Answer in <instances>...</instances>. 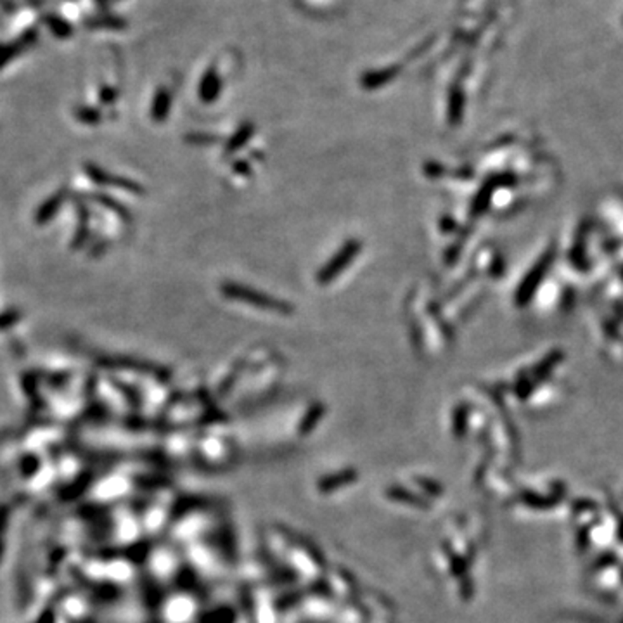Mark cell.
<instances>
[{"label": "cell", "instance_id": "cell-1", "mask_svg": "<svg viewBox=\"0 0 623 623\" xmlns=\"http://www.w3.org/2000/svg\"><path fill=\"white\" fill-rule=\"evenodd\" d=\"M222 294L228 300L241 301V303L252 305V307L260 308V310L274 312V313H282V315H289L294 312L293 305L289 301L281 300V298H274L271 294L260 293L255 287L245 286V284L239 282H224L220 286Z\"/></svg>", "mask_w": 623, "mask_h": 623}, {"label": "cell", "instance_id": "cell-2", "mask_svg": "<svg viewBox=\"0 0 623 623\" xmlns=\"http://www.w3.org/2000/svg\"><path fill=\"white\" fill-rule=\"evenodd\" d=\"M360 252H362V242L357 241V239H350V241H346L340 248V252H338L333 258H329L327 263L317 272L315 278L317 284L326 286V284L333 282L345 268H348L350 265H352V261L355 260Z\"/></svg>", "mask_w": 623, "mask_h": 623}, {"label": "cell", "instance_id": "cell-3", "mask_svg": "<svg viewBox=\"0 0 623 623\" xmlns=\"http://www.w3.org/2000/svg\"><path fill=\"white\" fill-rule=\"evenodd\" d=\"M85 173L88 177H90L92 182L99 184V186H113V187H118V189H123V191H128V193L137 194V196L144 193V187L141 186V184L134 182V180H130V179H125V177L114 175V173L102 170V168L97 167V165L87 163Z\"/></svg>", "mask_w": 623, "mask_h": 623}, {"label": "cell", "instance_id": "cell-4", "mask_svg": "<svg viewBox=\"0 0 623 623\" xmlns=\"http://www.w3.org/2000/svg\"><path fill=\"white\" fill-rule=\"evenodd\" d=\"M39 42V32L35 28H28L27 32L21 33V36L18 40L11 43H0V69L6 64H9L13 59H16L20 54H23L25 50L32 49L35 43Z\"/></svg>", "mask_w": 623, "mask_h": 623}, {"label": "cell", "instance_id": "cell-5", "mask_svg": "<svg viewBox=\"0 0 623 623\" xmlns=\"http://www.w3.org/2000/svg\"><path fill=\"white\" fill-rule=\"evenodd\" d=\"M66 198H68L66 189L56 191L54 194H50V196L47 198L46 201L39 206V208H36V212H35L36 226H47V224H49L50 220L57 215L59 210H61V206H62V203L66 201Z\"/></svg>", "mask_w": 623, "mask_h": 623}, {"label": "cell", "instance_id": "cell-6", "mask_svg": "<svg viewBox=\"0 0 623 623\" xmlns=\"http://www.w3.org/2000/svg\"><path fill=\"white\" fill-rule=\"evenodd\" d=\"M43 23L50 29V33L59 36V39H66L68 35H71V27L66 21H62L61 18L56 16V14H46L43 16Z\"/></svg>", "mask_w": 623, "mask_h": 623}, {"label": "cell", "instance_id": "cell-7", "mask_svg": "<svg viewBox=\"0 0 623 623\" xmlns=\"http://www.w3.org/2000/svg\"><path fill=\"white\" fill-rule=\"evenodd\" d=\"M253 132H255V127H253V125H245L242 128H239L238 134H235L227 144V149H226L227 154L234 153V151H238L239 147L245 146V144L248 142V139L253 135Z\"/></svg>", "mask_w": 623, "mask_h": 623}, {"label": "cell", "instance_id": "cell-8", "mask_svg": "<svg viewBox=\"0 0 623 623\" xmlns=\"http://www.w3.org/2000/svg\"><path fill=\"white\" fill-rule=\"evenodd\" d=\"M21 317H23V313H21L20 308H7V310H4L0 313V331H7L16 326V324H20Z\"/></svg>", "mask_w": 623, "mask_h": 623}, {"label": "cell", "instance_id": "cell-9", "mask_svg": "<svg viewBox=\"0 0 623 623\" xmlns=\"http://www.w3.org/2000/svg\"><path fill=\"white\" fill-rule=\"evenodd\" d=\"M97 199L102 203V205L106 206V208L113 210V212L116 213L118 217H121V219H125V220H130L132 219V215H130V213H128V210L123 208V206H121L120 203L116 201V199H113V198H109V196H99Z\"/></svg>", "mask_w": 623, "mask_h": 623}, {"label": "cell", "instance_id": "cell-10", "mask_svg": "<svg viewBox=\"0 0 623 623\" xmlns=\"http://www.w3.org/2000/svg\"><path fill=\"white\" fill-rule=\"evenodd\" d=\"M75 116L78 118L80 121H83V123H97L99 120H101V114H99V111H95V109H92V108H76V111H75Z\"/></svg>", "mask_w": 623, "mask_h": 623}, {"label": "cell", "instance_id": "cell-11", "mask_svg": "<svg viewBox=\"0 0 623 623\" xmlns=\"http://www.w3.org/2000/svg\"><path fill=\"white\" fill-rule=\"evenodd\" d=\"M153 114L158 121H161L165 116H167L168 114V94H161L160 97H158L156 104H154V108H153Z\"/></svg>", "mask_w": 623, "mask_h": 623}, {"label": "cell", "instance_id": "cell-12", "mask_svg": "<svg viewBox=\"0 0 623 623\" xmlns=\"http://www.w3.org/2000/svg\"><path fill=\"white\" fill-rule=\"evenodd\" d=\"M7 512L6 506H0V558H2L4 552V542H6V532H7Z\"/></svg>", "mask_w": 623, "mask_h": 623}, {"label": "cell", "instance_id": "cell-13", "mask_svg": "<svg viewBox=\"0 0 623 623\" xmlns=\"http://www.w3.org/2000/svg\"><path fill=\"white\" fill-rule=\"evenodd\" d=\"M0 11L6 14H14L18 11V6L14 0H0Z\"/></svg>", "mask_w": 623, "mask_h": 623}]
</instances>
